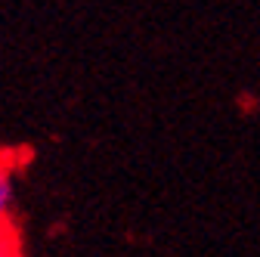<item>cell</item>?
<instances>
[{
	"mask_svg": "<svg viewBox=\"0 0 260 257\" xmlns=\"http://www.w3.org/2000/svg\"><path fill=\"white\" fill-rule=\"evenodd\" d=\"M13 196H16V189H13V174H10V168H0V220L10 214Z\"/></svg>",
	"mask_w": 260,
	"mask_h": 257,
	"instance_id": "cell-1",
	"label": "cell"
}]
</instances>
